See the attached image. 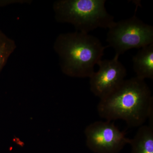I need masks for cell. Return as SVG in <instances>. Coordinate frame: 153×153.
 Listing matches in <instances>:
<instances>
[{"mask_svg": "<svg viewBox=\"0 0 153 153\" xmlns=\"http://www.w3.org/2000/svg\"><path fill=\"white\" fill-rule=\"evenodd\" d=\"M16 48L15 41L0 30V72Z\"/></svg>", "mask_w": 153, "mask_h": 153, "instance_id": "obj_9", "label": "cell"}, {"mask_svg": "<svg viewBox=\"0 0 153 153\" xmlns=\"http://www.w3.org/2000/svg\"><path fill=\"white\" fill-rule=\"evenodd\" d=\"M132 61L136 77L153 79V44L139 49Z\"/></svg>", "mask_w": 153, "mask_h": 153, "instance_id": "obj_7", "label": "cell"}, {"mask_svg": "<svg viewBox=\"0 0 153 153\" xmlns=\"http://www.w3.org/2000/svg\"><path fill=\"white\" fill-rule=\"evenodd\" d=\"M32 2L31 0H0V7L15 4H31Z\"/></svg>", "mask_w": 153, "mask_h": 153, "instance_id": "obj_10", "label": "cell"}, {"mask_svg": "<svg viewBox=\"0 0 153 153\" xmlns=\"http://www.w3.org/2000/svg\"><path fill=\"white\" fill-rule=\"evenodd\" d=\"M86 145L94 153H118L129 144L126 136L110 121H98L90 124L85 128Z\"/></svg>", "mask_w": 153, "mask_h": 153, "instance_id": "obj_5", "label": "cell"}, {"mask_svg": "<svg viewBox=\"0 0 153 153\" xmlns=\"http://www.w3.org/2000/svg\"><path fill=\"white\" fill-rule=\"evenodd\" d=\"M106 47L95 36L77 31L60 34L53 46L63 74L78 78L91 76Z\"/></svg>", "mask_w": 153, "mask_h": 153, "instance_id": "obj_2", "label": "cell"}, {"mask_svg": "<svg viewBox=\"0 0 153 153\" xmlns=\"http://www.w3.org/2000/svg\"><path fill=\"white\" fill-rule=\"evenodd\" d=\"M99 115L106 120H121L131 127H140L148 119L153 125V98L145 80L125 79L117 89L100 99Z\"/></svg>", "mask_w": 153, "mask_h": 153, "instance_id": "obj_1", "label": "cell"}, {"mask_svg": "<svg viewBox=\"0 0 153 153\" xmlns=\"http://www.w3.org/2000/svg\"><path fill=\"white\" fill-rule=\"evenodd\" d=\"M115 22L108 28L106 41L119 56L128 50L153 44V27L136 16Z\"/></svg>", "mask_w": 153, "mask_h": 153, "instance_id": "obj_4", "label": "cell"}, {"mask_svg": "<svg viewBox=\"0 0 153 153\" xmlns=\"http://www.w3.org/2000/svg\"><path fill=\"white\" fill-rule=\"evenodd\" d=\"M105 0H58L53 4L58 23L73 25L76 31L88 33L98 28H109L114 17L108 13Z\"/></svg>", "mask_w": 153, "mask_h": 153, "instance_id": "obj_3", "label": "cell"}, {"mask_svg": "<svg viewBox=\"0 0 153 153\" xmlns=\"http://www.w3.org/2000/svg\"><path fill=\"white\" fill-rule=\"evenodd\" d=\"M118 55L110 60H101L97 64L98 71L89 77L91 91L101 99L111 94L122 84L126 69L119 60Z\"/></svg>", "mask_w": 153, "mask_h": 153, "instance_id": "obj_6", "label": "cell"}, {"mask_svg": "<svg viewBox=\"0 0 153 153\" xmlns=\"http://www.w3.org/2000/svg\"><path fill=\"white\" fill-rule=\"evenodd\" d=\"M129 144L131 153H153V126H140Z\"/></svg>", "mask_w": 153, "mask_h": 153, "instance_id": "obj_8", "label": "cell"}]
</instances>
